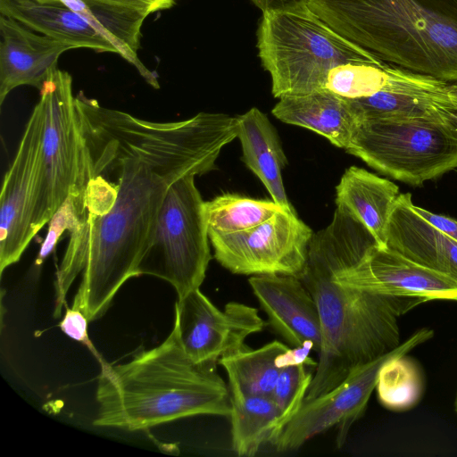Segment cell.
Returning a JSON list of instances; mask_svg holds the SVG:
<instances>
[{
  "label": "cell",
  "mask_w": 457,
  "mask_h": 457,
  "mask_svg": "<svg viewBox=\"0 0 457 457\" xmlns=\"http://www.w3.org/2000/svg\"><path fill=\"white\" fill-rule=\"evenodd\" d=\"M90 176L113 179L118 195L100 215L84 213L70 239L56 273L54 316L81 273L73 308L88 321L107 311L114 295L137 268L154 232L169 187L187 176L129 153L114 152L88 158Z\"/></svg>",
  "instance_id": "6da1fadb"
},
{
  "label": "cell",
  "mask_w": 457,
  "mask_h": 457,
  "mask_svg": "<svg viewBox=\"0 0 457 457\" xmlns=\"http://www.w3.org/2000/svg\"><path fill=\"white\" fill-rule=\"evenodd\" d=\"M377 240L353 213L337 206L332 221L313 233L300 276L320 318L321 348L304 400L324 395L353 370L400 345L397 319L423 298L378 294L337 282L336 272L360 262Z\"/></svg>",
  "instance_id": "7a4b0ae2"
},
{
  "label": "cell",
  "mask_w": 457,
  "mask_h": 457,
  "mask_svg": "<svg viewBox=\"0 0 457 457\" xmlns=\"http://www.w3.org/2000/svg\"><path fill=\"white\" fill-rule=\"evenodd\" d=\"M95 426L141 430L195 415L229 416L228 386L215 365L186 353L177 328L159 345L129 361H100Z\"/></svg>",
  "instance_id": "3957f363"
},
{
  "label": "cell",
  "mask_w": 457,
  "mask_h": 457,
  "mask_svg": "<svg viewBox=\"0 0 457 457\" xmlns=\"http://www.w3.org/2000/svg\"><path fill=\"white\" fill-rule=\"evenodd\" d=\"M308 7L382 62L457 83V0H312Z\"/></svg>",
  "instance_id": "277c9868"
},
{
  "label": "cell",
  "mask_w": 457,
  "mask_h": 457,
  "mask_svg": "<svg viewBox=\"0 0 457 457\" xmlns=\"http://www.w3.org/2000/svg\"><path fill=\"white\" fill-rule=\"evenodd\" d=\"M75 106L86 145L133 154L195 175L215 169L222 147L237 137V117L225 113L202 112L186 120L154 122L104 107L82 91Z\"/></svg>",
  "instance_id": "5b68a950"
},
{
  "label": "cell",
  "mask_w": 457,
  "mask_h": 457,
  "mask_svg": "<svg viewBox=\"0 0 457 457\" xmlns=\"http://www.w3.org/2000/svg\"><path fill=\"white\" fill-rule=\"evenodd\" d=\"M258 54L274 97L325 90L329 71L348 62L382 61L344 37L306 6L263 12Z\"/></svg>",
  "instance_id": "8992f818"
},
{
  "label": "cell",
  "mask_w": 457,
  "mask_h": 457,
  "mask_svg": "<svg viewBox=\"0 0 457 457\" xmlns=\"http://www.w3.org/2000/svg\"><path fill=\"white\" fill-rule=\"evenodd\" d=\"M345 150L395 179L421 186L457 168V125L364 119Z\"/></svg>",
  "instance_id": "52a82bcc"
},
{
  "label": "cell",
  "mask_w": 457,
  "mask_h": 457,
  "mask_svg": "<svg viewBox=\"0 0 457 457\" xmlns=\"http://www.w3.org/2000/svg\"><path fill=\"white\" fill-rule=\"evenodd\" d=\"M205 202L195 175L172 183L162 201L154 232L137 268V276L166 280L178 298L200 288L212 259Z\"/></svg>",
  "instance_id": "ba28073f"
},
{
  "label": "cell",
  "mask_w": 457,
  "mask_h": 457,
  "mask_svg": "<svg viewBox=\"0 0 457 457\" xmlns=\"http://www.w3.org/2000/svg\"><path fill=\"white\" fill-rule=\"evenodd\" d=\"M39 91L44 124L41 183L34 220L37 234L70 194L85 195L89 179L71 76L56 68Z\"/></svg>",
  "instance_id": "9c48e42d"
},
{
  "label": "cell",
  "mask_w": 457,
  "mask_h": 457,
  "mask_svg": "<svg viewBox=\"0 0 457 457\" xmlns=\"http://www.w3.org/2000/svg\"><path fill=\"white\" fill-rule=\"evenodd\" d=\"M313 232L295 210L281 209L264 222L229 234L208 232L214 258L234 274L292 275L305 270Z\"/></svg>",
  "instance_id": "30bf717a"
},
{
  "label": "cell",
  "mask_w": 457,
  "mask_h": 457,
  "mask_svg": "<svg viewBox=\"0 0 457 457\" xmlns=\"http://www.w3.org/2000/svg\"><path fill=\"white\" fill-rule=\"evenodd\" d=\"M432 337L433 330L420 329L393 351L353 370L329 392L303 400L301 408L287 424L273 446L278 452L297 450L308 440L332 427L337 428V443L338 447L342 446L349 428L366 409L383 364L391 358L406 355Z\"/></svg>",
  "instance_id": "8fae6325"
},
{
  "label": "cell",
  "mask_w": 457,
  "mask_h": 457,
  "mask_svg": "<svg viewBox=\"0 0 457 457\" xmlns=\"http://www.w3.org/2000/svg\"><path fill=\"white\" fill-rule=\"evenodd\" d=\"M44 112L34 107L15 157L6 171L0 195V273L17 262L33 237L41 183Z\"/></svg>",
  "instance_id": "7c38bea8"
},
{
  "label": "cell",
  "mask_w": 457,
  "mask_h": 457,
  "mask_svg": "<svg viewBox=\"0 0 457 457\" xmlns=\"http://www.w3.org/2000/svg\"><path fill=\"white\" fill-rule=\"evenodd\" d=\"M265 325L256 308L230 302L220 311L199 288L178 298L175 304L174 326L180 343L198 364L216 365L222 356L246 348V337Z\"/></svg>",
  "instance_id": "4fadbf2b"
},
{
  "label": "cell",
  "mask_w": 457,
  "mask_h": 457,
  "mask_svg": "<svg viewBox=\"0 0 457 457\" xmlns=\"http://www.w3.org/2000/svg\"><path fill=\"white\" fill-rule=\"evenodd\" d=\"M447 84L390 65L387 82L381 90L369 96L347 99L359 121L427 120L457 125V111L450 100Z\"/></svg>",
  "instance_id": "5bb4252c"
},
{
  "label": "cell",
  "mask_w": 457,
  "mask_h": 457,
  "mask_svg": "<svg viewBox=\"0 0 457 457\" xmlns=\"http://www.w3.org/2000/svg\"><path fill=\"white\" fill-rule=\"evenodd\" d=\"M337 282L378 294L457 301V282L379 245L335 274Z\"/></svg>",
  "instance_id": "9a60e30c"
},
{
  "label": "cell",
  "mask_w": 457,
  "mask_h": 457,
  "mask_svg": "<svg viewBox=\"0 0 457 457\" xmlns=\"http://www.w3.org/2000/svg\"><path fill=\"white\" fill-rule=\"evenodd\" d=\"M248 283L268 317V324L292 346L311 342L319 354L320 313L303 281L292 275L265 274L253 275Z\"/></svg>",
  "instance_id": "2e32d148"
},
{
  "label": "cell",
  "mask_w": 457,
  "mask_h": 457,
  "mask_svg": "<svg viewBox=\"0 0 457 457\" xmlns=\"http://www.w3.org/2000/svg\"><path fill=\"white\" fill-rule=\"evenodd\" d=\"M0 37V105L7 95L20 86H31L40 90L57 68L60 55L72 49L2 14Z\"/></svg>",
  "instance_id": "e0dca14e"
},
{
  "label": "cell",
  "mask_w": 457,
  "mask_h": 457,
  "mask_svg": "<svg viewBox=\"0 0 457 457\" xmlns=\"http://www.w3.org/2000/svg\"><path fill=\"white\" fill-rule=\"evenodd\" d=\"M386 246L457 282V240L420 216L410 193L399 194L396 199Z\"/></svg>",
  "instance_id": "ac0fdd59"
},
{
  "label": "cell",
  "mask_w": 457,
  "mask_h": 457,
  "mask_svg": "<svg viewBox=\"0 0 457 457\" xmlns=\"http://www.w3.org/2000/svg\"><path fill=\"white\" fill-rule=\"evenodd\" d=\"M0 14L73 48L119 54L116 46L63 0H0Z\"/></svg>",
  "instance_id": "d6986e66"
},
{
  "label": "cell",
  "mask_w": 457,
  "mask_h": 457,
  "mask_svg": "<svg viewBox=\"0 0 457 457\" xmlns=\"http://www.w3.org/2000/svg\"><path fill=\"white\" fill-rule=\"evenodd\" d=\"M92 13L100 30L116 46L119 54L136 67L153 87L159 88L157 76L138 59L145 18L171 8L176 0H80Z\"/></svg>",
  "instance_id": "ffe728a7"
},
{
  "label": "cell",
  "mask_w": 457,
  "mask_h": 457,
  "mask_svg": "<svg viewBox=\"0 0 457 457\" xmlns=\"http://www.w3.org/2000/svg\"><path fill=\"white\" fill-rule=\"evenodd\" d=\"M272 114L281 121L308 129L346 148L358 119L347 98L328 90L280 98Z\"/></svg>",
  "instance_id": "44dd1931"
},
{
  "label": "cell",
  "mask_w": 457,
  "mask_h": 457,
  "mask_svg": "<svg viewBox=\"0 0 457 457\" xmlns=\"http://www.w3.org/2000/svg\"><path fill=\"white\" fill-rule=\"evenodd\" d=\"M243 161L263 183L272 200L287 210H295L289 203L282 179L287 163L278 133L259 109L253 107L237 117Z\"/></svg>",
  "instance_id": "7402d4cb"
},
{
  "label": "cell",
  "mask_w": 457,
  "mask_h": 457,
  "mask_svg": "<svg viewBox=\"0 0 457 457\" xmlns=\"http://www.w3.org/2000/svg\"><path fill=\"white\" fill-rule=\"evenodd\" d=\"M336 192L337 205L352 212L378 245L385 247L390 216L400 194L398 186L362 168L351 166L343 174Z\"/></svg>",
  "instance_id": "603a6c76"
},
{
  "label": "cell",
  "mask_w": 457,
  "mask_h": 457,
  "mask_svg": "<svg viewBox=\"0 0 457 457\" xmlns=\"http://www.w3.org/2000/svg\"><path fill=\"white\" fill-rule=\"evenodd\" d=\"M231 440L238 456H254L282 433L279 411L270 395L229 394Z\"/></svg>",
  "instance_id": "cb8c5ba5"
},
{
  "label": "cell",
  "mask_w": 457,
  "mask_h": 457,
  "mask_svg": "<svg viewBox=\"0 0 457 457\" xmlns=\"http://www.w3.org/2000/svg\"><path fill=\"white\" fill-rule=\"evenodd\" d=\"M287 348L274 340L258 349L246 347L222 356L219 363L227 372L229 394L270 395L282 370L278 358Z\"/></svg>",
  "instance_id": "d4e9b609"
},
{
  "label": "cell",
  "mask_w": 457,
  "mask_h": 457,
  "mask_svg": "<svg viewBox=\"0 0 457 457\" xmlns=\"http://www.w3.org/2000/svg\"><path fill=\"white\" fill-rule=\"evenodd\" d=\"M285 209L273 200L223 194L205 202L208 232L229 234L253 228Z\"/></svg>",
  "instance_id": "484cf974"
},
{
  "label": "cell",
  "mask_w": 457,
  "mask_h": 457,
  "mask_svg": "<svg viewBox=\"0 0 457 457\" xmlns=\"http://www.w3.org/2000/svg\"><path fill=\"white\" fill-rule=\"evenodd\" d=\"M405 356H396L386 361L380 368L376 384L379 402L394 411L411 408L422 395L421 373Z\"/></svg>",
  "instance_id": "4316f807"
},
{
  "label": "cell",
  "mask_w": 457,
  "mask_h": 457,
  "mask_svg": "<svg viewBox=\"0 0 457 457\" xmlns=\"http://www.w3.org/2000/svg\"><path fill=\"white\" fill-rule=\"evenodd\" d=\"M389 66L384 62L338 65L329 71L325 90L348 99L371 96L386 84Z\"/></svg>",
  "instance_id": "83f0119b"
},
{
  "label": "cell",
  "mask_w": 457,
  "mask_h": 457,
  "mask_svg": "<svg viewBox=\"0 0 457 457\" xmlns=\"http://www.w3.org/2000/svg\"><path fill=\"white\" fill-rule=\"evenodd\" d=\"M312 378L306 365L281 370L270 396L279 411L282 431L301 408Z\"/></svg>",
  "instance_id": "f1b7e54d"
},
{
  "label": "cell",
  "mask_w": 457,
  "mask_h": 457,
  "mask_svg": "<svg viewBox=\"0 0 457 457\" xmlns=\"http://www.w3.org/2000/svg\"><path fill=\"white\" fill-rule=\"evenodd\" d=\"M88 320L80 310L71 307L66 308L65 314L59 326L65 335L85 345L101 361L103 360L99 357L93 343L88 337Z\"/></svg>",
  "instance_id": "f546056e"
},
{
  "label": "cell",
  "mask_w": 457,
  "mask_h": 457,
  "mask_svg": "<svg viewBox=\"0 0 457 457\" xmlns=\"http://www.w3.org/2000/svg\"><path fill=\"white\" fill-rule=\"evenodd\" d=\"M312 351H314V347L311 342L293 346V348L288 347L278 356V365L280 369L292 365L317 367L318 362L310 357Z\"/></svg>",
  "instance_id": "4dcf8cb0"
},
{
  "label": "cell",
  "mask_w": 457,
  "mask_h": 457,
  "mask_svg": "<svg viewBox=\"0 0 457 457\" xmlns=\"http://www.w3.org/2000/svg\"><path fill=\"white\" fill-rule=\"evenodd\" d=\"M415 211L440 231L457 240V220L427 211L414 204Z\"/></svg>",
  "instance_id": "1f68e13d"
},
{
  "label": "cell",
  "mask_w": 457,
  "mask_h": 457,
  "mask_svg": "<svg viewBox=\"0 0 457 457\" xmlns=\"http://www.w3.org/2000/svg\"><path fill=\"white\" fill-rule=\"evenodd\" d=\"M263 12L306 6L312 0H251Z\"/></svg>",
  "instance_id": "d6a6232c"
},
{
  "label": "cell",
  "mask_w": 457,
  "mask_h": 457,
  "mask_svg": "<svg viewBox=\"0 0 457 457\" xmlns=\"http://www.w3.org/2000/svg\"><path fill=\"white\" fill-rule=\"evenodd\" d=\"M447 91L450 100L457 111V83H448Z\"/></svg>",
  "instance_id": "836d02e7"
},
{
  "label": "cell",
  "mask_w": 457,
  "mask_h": 457,
  "mask_svg": "<svg viewBox=\"0 0 457 457\" xmlns=\"http://www.w3.org/2000/svg\"><path fill=\"white\" fill-rule=\"evenodd\" d=\"M456 410H457V401H456Z\"/></svg>",
  "instance_id": "e575fe53"
}]
</instances>
